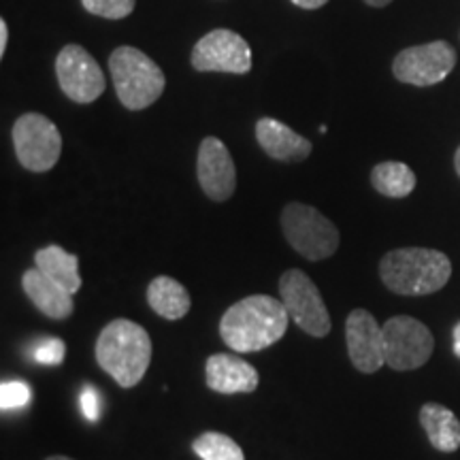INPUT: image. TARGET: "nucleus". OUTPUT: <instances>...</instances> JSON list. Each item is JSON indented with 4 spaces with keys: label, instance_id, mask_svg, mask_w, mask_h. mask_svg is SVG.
<instances>
[{
    "label": "nucleus",
    "instance_id": "obj_28",
    "mask_svg": "<svg viewBox=\"0 0 460 460\" xmlns=\"http://www.w3.org/2000/svg\"><path fill=\"white\" fill-rule=\"evenodd\" d=\"M452 337H454V354H456L458 358H460V322H458L456 326H454Z\"/></svg>",
    "mask_w": 460,
    "mask_h": 460
},
{
    "label": "nucleus",
    "instance_id": "obj_7",
    "mask_svg": "<svg viewBox=\"0 0 460 460\" xmlns=\"http://www.w3.org/2000/svg\"><path fill=\"white\" fill-rule=\"evenodd\" d=\"M15 156L26 171L45 172L54 169L62 154L58 126L41 113H24L13 124Z\"/></svg>",
    "mask_w": 460,
    "mask_h": 460
},
{
    "label": "nucleus",
    "instance_id": "obj_11",
    "mask_svg": "<svg viewBox=\"0 0 460 460\" xmlns=\"http://www.w3.org/2000/svg\"><path fill=\"white\" fill-rule=\"evenodd\" d=\"M56 77L73 102L88 105L105 92V73L82 45H66L56 58Z\"/></svg>",
    "mask_w": 460,
    "mask_h": 460
},
{
    "label": "nucleus",
    "instance_id": "obj_22",
    "mask_svg": "<svg viewBox=\"0 0 460 460\" xmlns=\"http://www.w3.org/2000/svg\"><path fill=\"white\" fill-rule=\"evenodd\" d=\"M84 9L92 15L107 17V20H122L135 11L137 0H82Z\"/></svg>",
    "mask_w": 460,
    "mask_h": 460
},
{
    "label": "nucleus",
    "instance_id": "obj_15",
    "mask_svg": "<svg viewBox=\"0 0 460 460\" xmlns=\"http://www.w3.org/2000/svg\"><path fill=\"white\" fill-rule=\"evenodd\" d=\"M256 139L269 156L281 163H303L314 149L312 141L273 118L258 119Z\"/></svg>",
    "mask_w": 460,
    "mask_h": 460
},
{
    "label": "nucleus",
    "instance_id": "obj_24",
    "mask_svg": "<svg viewBox=\"0 0 460 460\" xmlns=\"http://www.w3.org/2000/svg\"><path fill=\"white\" fill-rule=\"evenodd\" d=\"M66 354V345L62 339H45L43 343H39V348L34 349V360L41 362V365H62Z\"/></svg>",
    "mask_w": 460,
    "mask_h": 460
},
{
    "label": "nucleus",
    "instance_id": "obj_9",
    "mask_svg": "<svg viewBox=\"0 0 460 460\" xmlns=\"http://www.w3.org/2000/svg\"><path fill=\"white\" fill-rule=\"evenodd\" d=\"M456 66V51L447 41L413 45L399 51L393 62L394 77L402 84L427 88L444 82Z\"/></svg>",
    "mask_w": 460,
    "mask_h": 460
},
{
    "label": "nucleus",
    "instance_id": "obj_14",
    "mask_svg": "<svg viewBox=\"0 0 460 460\" xmlns=\"http://www.w3.org/2000/svg\"><path fill=\"white\" fill-rule=\"evenodd\" d=\"M207 386L220 394H250L258 388L256 367L233 354H214L207 358Z\"/></svg>",
    "mask_w": 460,
    "mask_h": 460
},
{
    "label": "nucleus",
    "instance_id": "obj_20",
    "mask_svg": "<svg viewBox=\"0 0 460 460\" xmlns=\"http://www.w3.org/2000/svg\"><path fill=\"white\" fill-rule=\"evenodd\" d=\"M371 183L382 197L388 199H405L410 197L416 188V172L405 163H379L371 171Z\"/></svg>",
    "mask_w": 460,
    "mask_h": 460
},
{
    "label": "nucleus",
    "instance_id": "obj_25",
    "mask_svg": "<svg viewBox=\"0 0 460 460\" xmlns=\"http://www.w3.org/2000/svg\"><path fill=\"white\" fill-rule=\"evenodd\" d=\"M79 405H82L84 416L90 420V422H96L101 418V399L99 393H96L92 386H84L82 396H79Z\"/></svg>",
    "mask_w": 460,
    "mask_h": 460
},
{
    "label": "nucleus",
    "instance_id": "obj_16",
    "mask_svg": "<svg viewBox=\"0 0 460 460\" xmlns=\"http://www.w3.org/2000/svg\"><path fill=\"white\" fill-rule=\"evenodd\" d=\"M22 288H24L26 296L31 298L34 307L51 320H66L75 312L71 292L56 284L54 279H49L37 267L26 269L22 275Z\"/></svg>",
    "mask_w": 460,
    "mask_h": 460
},
{
    "label": "nucleus",
    "instance_id": "obj_13",
    "mask_svg": "<svg viewBox=\"0 0 460 460\" xmlns=\"http://www.w3.org/2000/svg\"><path fill=\"white\" fill-rule=\"evenodd\" d=\"M345 341L352 365L360 373H376L384 360V331L367 309H354L345 320Z\"/></svg>",
    "mask_w": 460,
    "mask_h": 460
},
{
    "label": "nucleus",
    "instance_id": "obj_21",
    "mask_svg": "<svg viewBox=\"0 0 460 460\" xmlns=\"http://www.w3.org/2000/svg\"><path fill=\"white\" fill-rule=\"evenodd\" d=\"M192 447L197 456L203 460H245L243 450H241L237 441L230 439L228 435L216 433V430L197 437Z\"/></svg>",
    "mask_w": 460,
    "mask_h": 460
},
{
    "label": "nucleus",
    "instance_id": "obj_12",
    "mask_svg": "<svg viewBox=\"0 0 460 460\" xmlns=\"http://www.w3.org/2000/svg\"><path fill=\"white\" fill-rule=\"evenodd\" d=\"M197 175L203 192L216 203H224L237 188V171L228 147L217 137H205L199 147Z\"/></svg>",
    "mask_w": 460,
    "mask_h": 460
},
{
    "label": "nucleus",
    "instance_id": "obj_5",
    "mask_svg": "<svg viewBox=\"0 0 460 460\" xmlns=\"http://www.w3.org/2000/svg\"><path fill=\"white\" fill-rule=\"evenodd\" d=\"M281 230L295 252L312 262L331 258L339 250V230L315 207L290 203L281 211Z\"/></svg>",
    "mask_w": 460,
    "mask_h": 460
},
{
    "label": "nucleus",
    "instance_id": "obj_29",
    "mask_svg": "<svg viewBox=\"0 0 460 460\" xmlns=\"http://www.w3.org/2000/svg\"><path fill=\"white\" fill-rule=\"evenodd\" d=\"M365 3L369 4V7H388L393 0H365Z\"/></svg>",
    "mask_w": 460,
    "mask_h": 460
},
{
    "label": "nucleus",
    "instance_id": "obj_23",
    "mask_svg": "<svg viewBox=\"0 0 460 460\" xmlns=\"http://www.w3.org/2000/svg\"><path fill=\"white\" fill-rule=\"evenodd\" d=\"M31 401V388L24 382H3L0 384V407L3 411L20 410Z\"/></svg>",
    "mask_w": 460,
    "mask_h": 460
},
{
    "label": "nucleus",
    "instance_id": "obj_6",
    "mask_svg": "<svg viewBox=\"0 0 460 460\" xmlns=\"http://www.w3.org/2000/svg\"><path fill=\"white\" fill-rule=\"evenodd\" d=\"M384 331V360L394 371H413L429 362L435 349L433 332L410 315H394Z\"/></svg>",
    "mask_w": 460,
    "mask_h": 460
},
{
    "label": "nucleus",
    "instance_id": "obj_4",
    "mask_svg": "<svg viewBox=\"0 0 460 460\" xmlns=\"http://www.w3.org/2000/svg\"><path fill=\"white\" fill-rule=\"evenodd\" d=\"M109 68L115 94L130 111L152 107L163 96L166 85L164 73L146 51L122 45L109 56Z\"/></svg>",
    "mask_w": 460,
    "mask_h": 460
},
{
    "label": "nucleus",
    "instance_id": "obj_30",
    "mask_svg": "<svg viewBox=\"0 0 460 460\" xmlns=\"http://www.w3.org/2000/svg\"><path fill=\"white\" fill-rule=\"evenodd\" d=\"M454 166H456V172H458V177H460V147L456 149V156H454Z\"/></svg>",
    "mask_w": 460,
    "mask_h": 460
},
{
    "label": "nucleus",
    "instance_id": "obj_8",
    "mask_svg": "<svg viewBox=\"0 0 460 460\" xmlns=\"http://www.w3.org/2000/svg\"><path fill=\"white\" fill-rule=\"evenodd\" d=\"M279 295L288 315L298 329L312 337H326L331 332V315L318 286L307 273L290 269L279 278Z\"/></svg>",
    "mask_w": 460,
    "mask_h": 460
},
{
    "label": "nucleus",
    "instance_id": "obj_3",
    "mask_svg": "<svg viewBox=\"0 0 460 460\" xmlns=\"http://www.w3.org/2000/svg\"><path fill=\"white\" fill-rule=\"evenodd\" d=\"M384 286L401 296H427L441 290L452 278V262L444 252L429 247H401L379 262Z\"/></svg>",
    "mask_w": 460,
    "mask_h": 460
},
{
    "label": "nucleus",
    "instance_id": "obj_10",
    "mask_svg": "<svg viewBox=\"0 0 460 460\" xmlns=\"http://www.w3.org/2000/svg\"><path fill=\"white\" fill-rule=\"evenodd\" d=\"M192 66L200 73L245 75L252 71V49L241 34L216 28L194 45Z\"/></svg>",
    "mask_w": 460,
    "mask_h": 460
},
{
    "label": "nucleus",
    "instance_id": "obj_31",
    "mask_svg": "<svg viewBox=\"0 0 460 460\" xmlns=\"http://www.w3.org/2000/svg\"><path fill=\"white\" fill-rule=\"evenodd\" d=\"M48 460H73V458H68V456H49Z\"/></svg>",
    "mask_w": 460,
    "mask_h": 460
},
{
    "label": "nucleus",
    "instance_id": "obj_26",
    "mask_svg": "<svg viewBox=\"0 0 460 460\" xmlns=\"http://www.w3.org/2000/svg\"><path fill=\"white\" fill-rule=\"evenodd\" d=\"M7 43H9V26L7 22L0 20V56H4V51H7Z\"/></svg>",
    "mask_w": 460,
    "mask_h": 460
},
{
    "label": "nucleus",
    "instance_id": "obj_27",
    "mask_svg": "<svg viewBox=\"0 0 460 460\" xmlns=\"http://www.w3.org/2000/svg\"><path fill=\"white\" fill-rule=\"evenodd\" d=\"M292 3L296 4V7H301V9H320V7H324L326 3H329V0H292Z\"/></svg>",
    "mask_w": 460,
    "mask_h": 460
},
{
    "label": "nucleus",
    "instance_id": "obj_2",
    "mask_svg": "<svg viewBox=\"0 0 460 460\" xmlns=\"http://www.w3.org/2000/svg\"><path fill=\"white\" fill-rule=\"evenodd\" d=\"M96 362L119 388H135L152 362V339L141 324L113 320L96 339Z\"/></svg>",
    "mask_w": 460,
    "mask_h": 460
},
{
    "label": "nucleus",
    "instance_id": "obj_19",
    "mask_svg": "<svg viewBox=\"0 0 460 460\" xmlns=\"http://www.w3.org/2000/svg\"><path fill=\"white\" fill-rule=\"evenodd\" d=\"M34 264L39 271H43L49 279L60 284L71 295L82 290V275H79V258L68 254L60 245H48L34 254Z\"/></svg>",
    "mask_w": 460,
    "mask_h": 460
},
{
    "label": "nucleus",
    "instance_id": "obj_1",
    "mask_svg": "<svg viewBox=\"0 0 460 460\" xmlns=\"http://www.w3.org/2000/svg\"><path fill=\"white\" fill-rule=\"evenodd\" d=\"M288 322L290 315L284 303L269 295H252L226 309L220 320V337L234 352H261L286 335Z\"/></svg>",
    "mask_w": 460,
    "mask_h": 460
},
{
    "label": "nucleus",
    "instance_id": "obj_18",
    "mask_svg": "<svg viewBox=\"0 0 460 460\" xmlns=\"http://www.w3.org/2000/svg\"><path fill=\"white\" fill-rule=\"evenodd\" d=\"M147 303L164 320H181L188 315L192 298L180 281L169 275H158L147 286Z\"/></svg>",
    "mask_w": 460,
    "mask_h": 460
},
{
    "label": "nucleus",
    "instance_id": "obj_17",
    "mask_svg": "<svg viewBox=\"0 0 460 460\" xmlns=\"http://www.w3.org/2000/svg\"><path fill=\"white\" fill-rule=\"evenodd\" d=\"M420 422L430 446L439 452H456L460 447V420L456 413L439 402H427L420 410Z\"/></svg>",
    "mask_w": 460,
    "mask_h": 460
}]
</instances>
